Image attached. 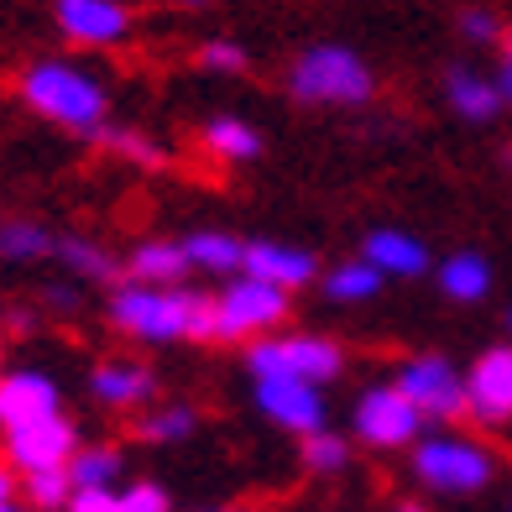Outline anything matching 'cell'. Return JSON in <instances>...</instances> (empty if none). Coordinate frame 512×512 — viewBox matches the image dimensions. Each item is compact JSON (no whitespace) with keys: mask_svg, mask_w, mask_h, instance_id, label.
<instances>
[{"mask_svg":"<svg viewBox=\"0 0 512 512\" xmlns=\"http://www.w3.org/2000/svg\"><path fill=\"white\" fill-rule=\"evenodd\" d=\"M100 142H105L115 157H131V162H142V168H157V162H162V147H152L142 131H126V126H115V131H100Z\"/></svg>","mask_w":512,"mask_h":512,"instance_id":"obj_29","label":"cell"},{"mask_svg":"<svg viewBox=\"0 0 512 512\" xmlns=\"http://www.w3.org/2000/svg\"><path fill=\"white\" fill-rule=\"evenodd\" d=\"M251 377H293V382H335L340 371H345V356H340V345L335 340H324V335H262V340H251Z\"/></svg>","mask_w":512,"mask_h":512,"instance_id":"obj_5","label":"cell"},{"mask_svg":"<svg viewBox=\"0 0 512 512\" xmlns=\"http://www.w3.org/2000/svg\"><path fill=\"white\" fill-rule=\"evenodd\" d=\"M126 272H131V283L178 288L183 272H194V267H189V251H183V241H142V246L126 256Z\"/></svg>","mask_w":512,"mask_h":512,"instance_id":"obj_17","label":"cell"},{"mask_svg":"<svg viewBox=\"0 0 512 512\" xmlns=\"http://www.w3.org/2000/svg\"><path fill=\"white\" fill-rule=\"evenodd\" d=\"M439 293L455 298V304H481L492 293V267L476 251H455L445 267H439Z\"/></svg>","mask_w":512,"mask_h":512,"instance_id":"obj_19","label":"cell"},{"mask_svg":"<svg viewBox=\"0 0 512 512\" xmlns=\"http://www.w3.org/2000/svg\"><path fill=\"white\" fill-rule=\"evenodd\" d=\"M53 256L74 277H84V283H110V277H115V256L105 246H95V241H84V236H63Z\"/></svg>","mask_w":512,"mask_h":512,"instance_id":"obj_25","label":"cell"},{"mask_svg":"<svg viewBox=\"0 0 512 512\" xmlns=\"http://www.w3.org/2000/svg\"><path fill=\"white\" fill-rule=\"evenodd\" d=\"M256 408H262L277 429L288 434H319L324 429V398L314 382H293V377H256Z\"/></svg>","mask_w":512,"mask_h":512,"instance_id":"obj_11","label":"cell"},{"mask_svg":"<svg viewBox=\"0 0 512 512\" xmlns=\"http://www.w3.org/2000/svg\"><path fill=\"white\" fill-rule=\"evenodd\" d=\"M507 324H512V319H507Z\"/></svg>","mask_w":512,"mask_h":512,"instance_id":"obj_40","label":"cell"},{"mask_svg":"<svg viewBox=\"0 0 512 512\" xmlns=\"http://www.w3.org/2000/svg\"><path fill=\"white\" fill-rule=\"evenodd\" d=\"M89 392H95L105 408H142L157 392V377L142 361H105V366H95V377H89Z\"/></svg>","mask_w":512,"mask_h":512,"instance_id":"obj_16","label":"cell"},{"mask_svg":"<svg viewBox=\"0 0 512 512\" xmlns=\"http://www.w3.org/2000/svg\"><path fill=\"white\" fill-rule=\"evenodd\" d=\"M304 465L314 476H335V471H345V465H351V445H345L340 434H309L304 439Z\"/></svg>","mask_w":512,"mask_h":512,"instance_id":"obj_28","label":"cell"},{"mask_svg":"<svg viewBox=\"0 0 512 512\" xmlns=\"http://www.w3.org/2000/svg\"><path fill=\"white\" fill-rule=\"evenodd\" d=\"M74 450H79V429L68 424L63 413L6 429V465L21 471V476H32V471H68Z\"/></svg>","mask_w":512,"mask_h":512,"instance_id":"obj_8","label":"cell"},{"mask_svg":"<svg viewBox=\"0 0 512 512\" xmlns=\"http://www.w3.org/2000/svg\"><path fill=\"white\" fill-rule=\"evenodd\" d=\"M241 267H246V277H262V283L283 288V293L309 288L314 277H319V262H314V256H309L304 246H283V241H251Z\"/></svg>","mask_w":512,"mask_h":512,"instance_id":"obj_14","label":"cell"},{"mask_svg":"<svg viewBox=\"0 0 512 512\" xmlns=\"http://www.w3.org/2000/svg\"><path fill=\"white\" fill-rule=\"evenodd\" d=\"M68 512H126V507H121V492H74Z\"/></svg>","mask_w":512,"mask_h":512,"instance_id":"obj_33","label":"cell"},{"mask_svg":"<svg viewBox=\"0 0 512 512\" xmlns=\"http://www.w3.org/2000/svg\"><path fill=\"white\" fill-rule=\"evenodd\" d=\"M11 497H16V476H11V465L0 460V507H6Z\"/></svg>","mask_w":512,"mask_h":512,"instance_id":"obj_36","label":"cell"},{"mask_svg":"<svg viewBox=\"0 0 512 512\" xmlns=\"http://www.w3.org/2000/svg\"><path fill=\"white\" fill-rule=\"evenodd\" d=\"M445 100L450 110L460 115V121H492V115L502 110V89L497 79H481L476 68H450V79H445Z\"/></svg>","mask_w":512,"mask_h":512,"instance_id":"obj_18","label":"cell"},{"mask_svg":"<svg viewBox=\"0 0 512 512\" xmlns=\"http://www.w3.org/2000/svg\"><path fill=\"white\" fill-rule=\"evenodd\" d=\"M194 429H199V413L189 403H162L136 424V434L152 439V445H178V439H189Z\"/></svg>","mask_w":512,"mask_h":512,"instance_id":"obj_26","label":"cell"},{"mask_svg":"<svg viewBox=\"0 0 512 512\" xmlns=\"http://www.w3.org/2000/svg\"><path fill=\"white\" fill-rule=\"evenodd\" d=\"M63 413V392L48 371H6L0 377V429H16V424H37V418H53Z\"/></svg>","mask_w":512,"mask_h":512,"instance_id":"obj_13","label":"cell"},{"mask_svg":"<svg viewBox=\"0 0 512 512\" xmlns=\"http://www.w3.org/2000/svg\"><path fill=\"white\" fill-rule=\"evenodd\" d=\"M53 16L68 42H84V48H115L131 32V11L121 0H53Z\"/></svg>","mask_w":512,"mask_h":512,"instance_id":"obj_12","label":"cell"},{"mask_svg":"<svg viewBox=\"0 0 512 512\" xmlns=\"http://www.w3.org/2000/svg\"><path fill=\"white\" fill-rule=\"evenodd\" d=\"M21 100L63 131H105V110H110L95 74H84L74 63H53V58L32 63L21 74Z\"/></svg>","mask_w":512,"mask_h":512,"instance_id":"obj_2","label":"cell"},{"mask_svg":"<svg viewBox=\"0 0 512 512\" xmlns=\"http://www.w3.org/2000/svg\"><path fill=\"white\" fill-rule=\"evenodd\" d=\"M58 241L48 236V225L37 220H6L0 225V256L6 262H42V256H53Z\"/></svg>","mask_w":512,"mask_h":512,"instance_id":"obj_24","label":"cell"},{"mask_svg":"<svg viewBox=\"0 0 512 512\" xmlns=\"http://www.w3.org/2000/svg\"><path fill=\"white\" fill-rule=\"evenodd\" d=\"M413 476L424 481L429 492L465 497V492H481V486L497 476V460L486 455L476 439L434 434V439H418L413 445Z\"/></svg>","mask_w":512,"mask_h":512,"instance_id":"obj_4","label":"cell"},{"mask_svg":"<svg viewBox=\"0 0 512 512\" xmlns=\"http://www.w3.org/2000/svg\"><path fill=\"white\" fill-rule=\"evenodd\" d=\"M403 398L424 418H460L465 413V377L445 356H413L398 371Z\"/></svg>","mask_w":512,"mask_h":512,"instance_id":"obj_9","label":"cell"},{"mask_svg":"<svg viewBox=\"0 0 512 512\" xmlns=\"http://www.w3.org/2000/svg\"><path fill=\"white\" fill-rule=\"evenodd\" d=\"M465 413L481 424H512V345L481 351L465 371Z\"/></svg>","mask_w":512,"mask_h":512,"instance_id":"obj_10","label":"cell"},{"mask_svg":"<svg viewBox=\"0 0 512 512\" xmlns=\"http://www.w3.org/2000/svg\"><path fill=\"white\" fill-rule=\"evenodd\" d=\"M21 492H27L32 512H68L74 481H68V471H32V476H21Z\"/></svg>","mask_w":512,"mask_h":512,"instance_id":"obj_27","label":"cell"},{"mask_svg":"<svg viewBox=\"0 0 512 512\" xmlns=\"http://www.w3.org/2000/svg\"><path fill=\"white\" fill-rule=\"evenodd\" d=\"M288 309H293V293L241 272L215 298V340H262L288 319Z\"/></svg>","mask_w":512,"mask_h":512,"instance_id":"obj_6","label":"cell"},{"mask_svg":"<svg viewBox=\"0 0 512 512\" xmlns=\"http://www.w3.org/2000/svg\"><path fill=\"white\" fill-rule=\"evenodd\" d=\"M460 32L471 37V42H492L502 27H497V16L492 11H481V6H471V11H460Z\"/></svg>","mask_w":512,"mask_h":512,"instance_id":"obj_32","label":"cell"},{"mask_svg":"<svg viewBox=\"0 0 512 512\" xmlns=\"http://www.w3.org/2000/svg\"><path fill=\"white\" fill-rule=\"evenodd\" d=\"M398 512H424V507H413V502H403V507H398Z\"/></svg>","mask_w":512,"mask_h":512,"instance_id":"obj_39","label":"cell"},{"mask_svg":"<svg viewBox=\"0 0 512 512\" xmlns=\"http://www.w3.org/2000/svg\"><path fill=\"white\" fill-rule=\"evenodd\" d=\"M361 256L382 277H418V272H429V246L418 241V236H408V230H392V225L371 230Z\"/></svg>","mask_w":512,"mask_h":512,"instance_id":"obj_15","label":"cell"},{"mask_svg":"<svg viewBox=\"0 0 512 512\" xmlns=\"http://www.w3.org/2000/svg\"><path fill=\"white\" fill-rule=\"evenodd\" d=\"M0 512H32V507H21V502H6V507H0Z\"/></svg>","mask_w":512,"mask_h":512,"instance_id":"obj_37","label":"cell"},{"mask_svg":"<svg viewBox=\"0 0 512 512\" xmlns=\"http://www.w3.org/2000/svg\"><path fill=\"white\" fill-rule=\"evenodd\" d=\"M199 68H209V74H241L246 68V48L241 42H204L199 48Z\"/></svg>","mask_w":512,"mask_h":512,"instance_id":"obj_30","label":"cell"},{"mask_svg":"<svg viewBox=\"0 0 512 512\" xmlns=\"http://www.w3.org/2000/svg\"><path fill=\"white\" fill-rule=\"evenodd\" d=\"M497 89H502V100H512V37H507V53H502V74H497Z\"/></svg>","mask_w":512,"mask_h":512,"instance_id":"obj_35","label":"cell"},{"mask_svg":"<svg viewBox=\"0 0 512 512\" xmlns=\"http://www.w3.org/2000/svg\"><path fill=\"white\" fill-rule=\"evenodd\" d=\"M121 507L126 512H168V492L152 481H131L126 492H121Z\"/></svg>","mask_w":512,"mask_h":512,"instance_id":"obj_31","label":"cell"},{"mask_svg":"<svg viewBox=\"0 0 512 512\" xmlns=\"http://www.w3.org/2000/svg\"><path fill=\"white\" fill-rule=\"evenodd\" d=\"M387 277L366 262V256H356V262H340L330 277H324V293L335 298V304H366V298L382 293Z\"/></svg>","mask_w":512,"mask_h":512,"instance_id":"obj_23","label":"cell"},{"mask_svg":"<svg viewBox=\"0 0 512 512\" xmlns=\"http://www.w3.org/2000/svg\"><path fill=\"white\" fill-rule=\"evenodd\" d=\"M42 304H53L58 314H74V309H79V293H74V288H58V283H53V288H42Z\"/></svg>","mask_w":512,"mask_h":512,"instance_id":"obj_34","label":"cell"},{"mask_svg":"<svg viewBox=\"0 0 512 512\" xmlns=\"http://www.w3.org/2000/svg\"><path fill=\"white\" fill-rule=\"evenodd\" d=\"M194 272H236L246 262V241H236L230 230H199V236L183 241Z\"/></svg>","mask_w":512,"mask_h":512,"instance_id":"obj_22","label":"cell"},{"mask_svg":"<svg viewBox=\"0 0 512 512\" xmlns=\"http://www.w3.org/2000/svg\"><path fill=\"white\" fill-rule=\"evenodd\" d=\"M121 471H126V460H121L115 445H84V450H74V460H68L74 492H115Z\"/></svg>","mask_w":512,"mask_h":512,"instance_id":"obj_20","label":"cell"},{"mask_svg":"<svg viewBox=\"0 0 512 512\" xmlns=\"http://www.w3.org/2000/svg\"><path fill=\"white\" fill-rule=\"evenodd\" d=\"M204 512H241V507H204Z\"/></svg>","mask_w":512,"mask_h":512,"instance_id":"obj_38","label":"cell"},{"mask_svg":"<svg viewBox=\"0 0 512 512\" xmlns=\"http://www.w3.org/2000/svg\"><path fill=\"white\" fill-rule=\"evenodd\" d=\"M288 95L298 105H366L377 95V74L366 68V58L356 48L314 42L288 68Z\"/></svg>","mask_w":512,"mask_h":512,"instance_id":"obj_3","label":"cell"},{"mask_svg":"<svg viewBox=\"0 0 512 512\" xmlns=\"http://www.w3.org/2000/svg\"><path fill=\"white\" fill-rule=\"evenodd\" d=\"M199 142H204L209 157H220V162H251L256 152H262V136H256V126L236 121V115H215V121H204Z\"/></svg>","mask_w":512,"mask_h":512,"instance_id":"obj_21","label":"cell"},{"mask_svg":"<svg viewBox=\"0 0 512 512\" xmlns=\"http://www.w3.org/2000/svg\"><path fill=\"white\" fill-rule=\"evenodd\" d=\"M351 429L361 445L371 450H403V445H418V434H424V413H418L398 382H382V387H366L356 398V418Z\"/></svg>","mask_w":512,"mask_h":512,"instance_id":"obj_7","label":"cell"},{"mask_svg":"<svg viewBox=\"0 0 512 512\" xmlns=\"http://www.w3.org/2000/svg\"><path fill=\"white\" fill-rule=\"evenodd\" d=\"M110 324L147 345L168 340H215V298L189 288H157V283H121L110 293Z\"/></svg>","mask_w":512,"mask_h":512,"instance_id":"obj_1","label":"cell"}]
</instances>
